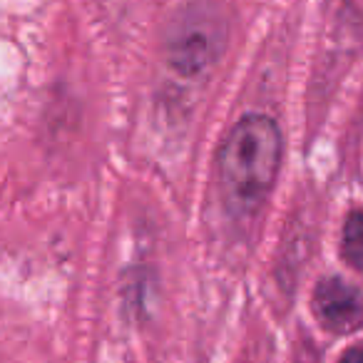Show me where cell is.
<instances>
[{"label": "cell", "mask_w": 363, "mask_h": 363, "mask_svg": "<svg viewBox=\"0 0 363 363\" xmlns=\"http://www.w3.org/2000/svg\"><path fill=\"white\" fill-rule=\"evenodd\" d=\"M284 152L279 125L267 115H247L232 127L217 155L219 189L237 217L254 214L272 192Z\"/></svg>", "instance_id": "obj_1"}, {"label": "cell", "mask_w": 363, "mask_h": 363, "mask_svg": "<svg viewBox=\"0 0 363 363\" xmlns=\"http://www.w3.org/2000/svg\"><path fill=\"white\" fill-rule=\"evenodd\" d=\"M224 48V23L204 11H189L167 35V62L179 77H199L219 60Z\"/></svg>", "instance_id": "obj_2"}, {"label": "cell", "mask_w": 363, "mask_h": 363, "mask_svg": "<svg viewBox=\"0 0 363 363\" xmlns=\"http://www.w3.org/2000/svg\"><path fill=\"white\" fill-rule=\"evenodd\" d=\"M316 316L328 331L351 333L363 326V294L343 279H323L313 291Z\"/></svg>", "instance_id": "obj_3"}, {"label": "cell", "mask_w": 363, "mask_h": 363, "mask_svg": "<svg viewBox=\"0 0 363 363\" xmlns=\"http://www.w3.org/2000/svg\"><path fill=\"white\" fill-rule=\"evenodd\" d=\"M341 252L351 267L363 269V212L361 209H356V212H351L346 217Z\"/></svg>", "instance_id": "obj_4"}, {"label": "cell", "mask_w": 363, "mask_h": 363, "mask_svg": "<svg viewBox=\"0 0 363 363\" xmlns=\"http://www.w3.org/2000/svg\"><path fill=\"white\" fill-rule=\"evenodd\" d=\"M338 363H363V343H361V346L348 348V351L343 353L341 361H338Z\"/></svg>", "instance_id": "obj_5"}]
</instances>
